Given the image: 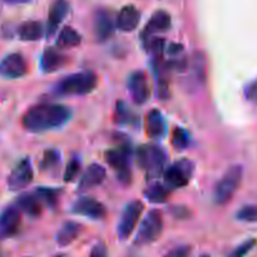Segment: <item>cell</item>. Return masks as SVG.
Instances as JSON below:
<instances>
[{"label":"cell","mask_w":257,"mask_h":257,"mask_svg":"<svg viewBox=\"0 0 257 257\" xmlns=\"http://www.w3.org/2000/svg\"><path fill=\"white\" fill-rule=\"evenodd\" d=\"M72 118V110L58 103H40L33 105L22 118L23 127L32 133L57 130L67 124Z\"/></svg>","instance_id":"6da1fadb"},{"label":"cell","mask_w":257,"mask_h":257,"mask_svg":"<svg viewBox=\"0 0 257 257\" xmlns=\"http://www.w3.org/2000/svg\"><path fill=\"white\" fill-rule=\"evenodd\" d=\"M98 78L95 73L90 70L73 73L63 78L54 87L58 95H84L93 92L97 87Z\"/></svg>","instance_id":"7a4b0ae2"},{"label":"cell","mask_w":257,"mask_h":257,"mask_svg":"<svg viewBox=\"0 0 257 257\" xmlns=\"http://www.w3.org/2000/svg\"><path fill=\"white\" fill-rule=\"evenodd\" d=\"M242 181V167L232 166L226 171L213 190V200L217 205L223 206L230 202Z\"/></svg>","instance_id":"3957f363"},{"label":"cell","mask_w":257,"mask_h":257,"mask_svg":"<svg viewBox=\"0 0 257 257\" xmlns=\"http://www.w3.org/2000/svg\"><path fill=\"white\" fill-rule=\"evenodd\" d=\"M137 161L141 168L147 171L151 177H157L166 163V153L155 145H143L137 151Z\"/></svg>","instance_id":"277c9868"},{"label":"cell","mask_w":257,"mask_h":257,"mask_svg":"<svg viewBox=\"0 0 257 257\" xmlns=\"http://www.w3.org/2000/svg\"><path fill=\"white\" fill-rule=\"evenodd\" d=\"M163 231V216L161 211L152 210L147 213L141 222L138 232L136 235L135 243L140 246L150 245L155 242Z\"/></svg>","instance_id":"5b68a950"},{"label":"cell","mask_w":257,"mask_h":257,"mask_svg":"<svg viewBox=\"0 0 257 257\" xmlns=\"http://www.w3.org/2000/svg\"><path fill=\"white\" fill-rule=\"evenodd\" d=\"M131 155L132 151L127 145L108 150L104 155L105 162L117 172L119 181L125 183L131 182Z\"/></svg>","instance_id":"8992f818"},{"label":"cell","mask_w":257,"mask_h":257,"mask_svg":"<svg viewBox=\"0 0 257 257\" xmlns=\"http://www.w3.org/2000/svg\"><path fill=\"white\" fill-rule=\"evenodd\" d=\"M195 172V165L192 161L183 160L172 163L167 170L165 171V183L170 190L185 187L192 178Z\"/></svg>","instance_id":"52a82bcc"},{"label":"cell","mask_w":257,"mask_h":257,"mask_svg":"<svg viewBox=\"0 0 257 257\" xmlns=\"http://www.w3.org/2000/svg\"><path fill=\"white\" fill-rule=\"evenodd\" d=\"M143 210H145V205L138 200L132 201L125 206L120 215L119 223H118V237L120 240H127L132 235Z\"/></svg>","instance_id":"ba28073f"},{"label":"cell","mask_w":257,"mask_h":257,"mask_svg":"<svg viewBox=\"0 0 257 257\" xmlns=\"http://www.w3.org/2000/svg\"><path fill=\"white\" fill-rule=\"evenodd\" d=\"M34 172L29 158H23L8 176L7 185L10 191H20L27 188L32 183Z\"/></svg>","instance_id":"9c48e42d"},{"label":"cell","mask_w":257,"mask_h":257,"mask_svg":"<svg viewBox=\"0 0 257 257\" xmlns=\"http://www.w3.org/2000/svg\"><path fill=\"white\" fill-rule=\"evenodd\" d=\"M117 23L113 19V15L107 9H98L93 17V29L95 39L99 43L107 42L114 34Z\"/></svg>","instance_id":"30bf717a"},{"label":"cell","mask_w":257,"mask_h":257,"mask_svg":"<svg viewBox=\"0 0 257 257\" xmlns=\"http://www.w3.org/2000/svg\"><path fill=\"white\" fill-rule=\"evenodd\" d=\"M72 212L92 220H103L107 216V208L95 198L80 197L73 203Z\"/></svg>","instance_id":"8fae6325"},{"label":"cell","mask_w":257,"mask_h":257,"mask_svg":"<svg viewBox=\"0 0 257 257\" xmlns=\"http://www.w3.org/2000/svg\"><path fill=\"white\" fill-rule=\"evenodd\" d=\"M28 65L25 58L19 53H12L0 60V77L18 79L27 74Z\"/></svg>","instance_id":"7c38bea8"},{"label":"cell","mask_w":257,"mask_h":257,"mask_svg":"<svg viewBox=\"0 0 257 257\" xmlns=\"http://www.w3.org/2000/svg\"><path fill=\"white\" fill-rule=\"evenodd\" d=\"M22 226L20 210L9 206L0 212V238H10L17 235Z\"/></svg>","instance_id":"4fadbf2b"},{"label":"cell","mask_w":257,"mask_h":257,"mask_svg":"<svg viewBox=\"0 0 257 257\" xmlns=\"http://www.w3.org/2000/svg\"><path fill=\"white\" fill-rule=\"evenodd\" d=\"M128 90L131 93L132 100L136 104H145L150 98V85H148L147 77L143 72L137 70L133 72L128 78Z\"/></svg>","instance_id":"5bb4252c"},{"label":"cell","mask_w":257,"mask_h":257,"mask_svg":"<svg viewBox=\"0 0 257 257\" xmlns=\"http://www.w3.org/2000/svg\"><path fill=\"white\" fill-rule=\"evenodd\" d=\"M69 10V4L67 0H54L50 5L49 14H48V25H47V35L52 37L57 32L60 23L65 19Z\"/></svg>","instance_id":"9a60e30c"},{"label":"cell","mask_w":257,"mask_h":257,"mask_svg":"<svg viewBox=\"0 0 257 257\" xmlns=\"http://www.w3.org/2000/svg\"><path fill=\"white\" fill-rule=\"evenodd\" d=\"M105 175H107V172H105L104 167H102L100 165H97V163H93V165H90L85 170V172L80 177L78 190L84 192V191L97 187V186H99L104 181Z\"/></svg>","instance_id":"2e32d148"},{"label":"cell","mask_w":257,"mask_h":257,"mask_svg":"<svg viewBox=\"0 0 257 257\" xmlns=\"http://www.w3.org/2000/svg\"><path fill=\"white\" fill-rule=\"evenodd\" d=\"M146 131L148 137L152 140H160L167 133V123L165 117L158 109H152L146 117Z\"/></svg>","instance_id":"e0dca14e"},{"label":"cell","mask_w":257,"mask_h":257,"mask_svg":"<svg viewBox=\"0 0 257 257\" xmlns=\"http://www.w3.org/2000/svg\"><path fill=\"white\" fill-rule=\"evenodd\" d=\"M170 28L171 15L168 14L167 12H165V10H157V12L151 17L150 22L146 25L145 30H143L142 38L146 39V38L155 37V34L167 32Z\"/></svg>","instance_id":"ac0fdd59"},{"label":"cell","mask_w":257,"mask_h":257,"mask_svg":"<svg viewBox=\"0 0 257 257\" xmlns=\"http://www.w3.org/2000/svg\"><path fill=\"white\" fill-rule=\"evenodd\" d=\"M68 63L67 55L54 48H47L40 58V68L44 73H54Z\"/></svg>","instance_id":"d6986e66"},{"label":"cell","mask_w":257,"mask_h":257,"mask_svg":"<svg viewBox=\"0 0 257 257\" xmlns=\"http://www.w3.org/2000/svg\"><path fill=\"white\" fill-rule=\"evenodd\" d=\"M141 20V13L138 9L133 5H125L120 9L119 14H118L117 20V28L122 32H133L136 28L138 27Z\"/></svg>","instance_id":"ffe728a7"},{"label":"cell","mask_w":257,"mask_h":257,"mask_svg":"<svg viewBox=\"0 0 257 257\" xmlns=\"http://www.w3.org/2000/svg\"><path fill=\"white\" fill-rule=\"evenodd\" d=\"M113 119L120 127H137L140 123V117L123 100H118L115 104Z\"/></svg>","instance_id":"44dd1931"},{"label":"cell","mask_w":257,"mask_h":257,"mask_svg":"<svg viewBox=\"0 0 257 257\" xmlns=\"http://www.w3.org/2000/svg\"><path fill=\"white\" fill-rule=\"evenodd\" d=\"M82 225H79L77 222H73V221H68V222H65L58 230L57 235H55V242L60 247H65V246L70 245V243L77 240L78 236L82 232Z\"/></svg>","instance_id":"7402d4cb"},{"label":"cell","mask_w":257,"mask_h":257,"mask_svg":"<svg viewBox=\"0 0 257 257\" xmlns=\"http://www.w3.org/2000/svg\"><path fill=\"white\" fill-rule=\"evenodd\" d=\"M17 207L20 212L27 213L30 217H39L42 215L43 205L35 193H23L17 198Z\"/></svg>","instance_id":"603a6c76"},{"label":"cell","mask_w":257,"mask_h":257,"mask_svg":"<svg viewBox=\"0 0 257 257\" xmlns=\"http://www.w3.org/2000/svg\"><path fill=\"white\" fill-rule=\"evenodd\" d=\"M44 34V27L40 22L29 20L18 28V35L24 42H37Z\"/></svg>","instance_id":"cb8c5ba5"},{"label":"cell","mask_w":257,"mask_h":257,"mask_svg":"<svg viewBox=\"0 0 257 257\" xmlns=\"http://www.w3.org/2000/svg\"><path fill=\"white\" fill-rule=\"evenodd\" d=\"M80 42H82V37L77 30L73 29L72 27H64L60 30L55 44L59 49H70V48L78 47Z\"/></svg>","instance_id":"d4e9b609"},{"label":"cell","mask_w":257,"mask_h":257,"mask_svg":"<svg viewBox=\"0 0 257 257\" xmlns=\"http://www.w3.org/2000/svg\"><path fill=\"white\" fill-rule=\"evenodd\" d=\"M143 195L152 203H165L170 196V188L161 183H153L146 188Z\"/></svg>","instance_id":"484cf974"},{"label":"cell","mask_w":257,"mask_h":257,"mask_svg":"<svg viewBox=\"0 0 257 257\" xmlns=\"http://www.w3.org/2000/svg\"><path fill=\"white\" fill-rule=\"evenodd\" d=\"M35 196L39 198L42 205L48 206V207L53 208L55 207L58 202V197H59V192L57 188H50V187H38L34 191Z\"/></svg>","instance_id":"4316f807"},{"label":"cell","mask_w":257,"mask_h":257,"mask_svg":"<svg viewBox=\"0 0 257 257\" xmlns=\"http://www.w3.org/2000/svg\"><path fill=\"white\" fill-rule=\"evenodd\" d=\"M172 146L177 151H183L190 146V135L183 128H175L172 133Z\"/></svg>","instance_id":"83f0119b"},{"label":"cell","mask_w":257,"mask_h":257,"mask_svg":"<svg viewBox=\"0 0 257 257\" xmlns=\"http://www.w3.org/2000/svg\"><path fill=\"white\" fill-rule=\"evenodd\" d=\"M60 161V155L58 151L55 150H48L45 151L44 156H43L42 163H40V168L43 171L45 170H50L54 166H57Z\"/></svg>","instance_id":"f1b7e54d"},{"label":"cell","mask_w":257,"mask_h":257,"mask_svg":"<svg viewBox=\"0 0 257 257\" xmlns=\"http://www.w3.org/2000/svg\"><path fill=\"white\" fill-rule=\"evenodd\" d=\"M236 217L243 222L257 223V206H245L240 208L236 213Z\"/></svg>","instance_id":"f546056e"},{"label":"cell","mask_w":257,"mask_h":257,"mask_svg":"<svg viewBox=\"0 0 257 257\" xmlns=\"http://www.w3.org/2000/svg\"><path fill=\"white\" fill-rule=\"evenodd\" d=\"M80 171V161L78 158H73L69 163H68L67 168L64 171V182H72L77 178L78 173Z\"/></svg>","instance_id":"4dcf8cb0"},{"label":"cell","mask_w":257,"mask_h":257,"mask_svg":"<svg viewBox=\"0 0 257 257\" xmlns=\"http://www.w3.org/2000/svg\"><path fill=\"white\" fill-rule=\"evenodd\" d=\"M256 245V240H247L246 242L241 243L240 246L235 248L231 253L230 257H245L253 248V246Z\"/></svg>","instance_id":"1f68e13d"},{"label":"cell","mask_w":257,"mask_h":257,"mask_svg":"<svg viewBox=\"0 0 257 257\" xmlns=\"http://www.w3.org/2000/svg\"><path fill=\"white\" fill-rule=\"evenodd\" d=\"M245 97L248 102L257 105V80L250 83L245 89Z\"/></svg>","instance_id":"d6a6232c"},{"label":"cell","mask_w":257,"mask_h":257,"mask_svg":"<svg viewBox=\"0 0 257 257\" xmlns=\"http://www.w3.org/2000/svg\"><path fill=\"white\" fill-rule=\"evenodd\" d=\"M191 247L190 246H180V247L173 248L172 251L167 253L165 257H190Z\"/></svg>","instance_id":"836d02e7"},{"label":"cell","mask_w":257,"mask_h":257,"mask_svg":"<svg viewBox=\"0 0 257 257\" xmlns=\"http://www.w3.org/2000/svg\"><path fill=\"white\" fill-rule=\"evenodd\" d=\"M89 257H108L107 247L104 242H97L90 250Z\"/></svg>","instance_id":"e575fe53"},{"label":"cell","mask_w":257,"mask_h":257,"mask_svg":"<svg viewBox=\"0 0 257 257\" xmlns=\"http://www.w3.org/2000/svg\"><path fill=\"white\" fill-rule=\"evenodd\" d=\"M182 52V45L180 44H171L168 48V54L170 55H178Z\"/></svg>","instance_id":"d590c367"},{"label":"cell","mask_w":257,"mask_h":257,"mask_svg":"<svg viewBox=\"0 0 257 257\" xmlns=\"http://www.w3.org/2000/svg\"><path fill=\"white\" fill-rule=\"evenodd\" d=\"M4 2L9 3V4H27L30 0H4Z\"/></svg>","instance_id":"8d00e7d4"},{"label":"cell","mask_w":257,"mask_h":257,"mask_svg":"<svg viewBox=\"0 0 257 257\" xmlns=\"http://www.w3.org/2000/svg\"><path fill=\"white\" fill-rule=\"evenodd\" d=\"M55 257H65V256H63V255H58V256H55Z\"/></svg>","instance_id":"74e56055"},{"label":"cell","mask_w":257,"mask_h":257,"mask_svg":"<svg viewBox=\"0 0 257 257\" xmlns=\"http://www.w3.org/2000/svg\"><path fill=\"white\" fill-rule=\"evenodd\" d=\"M202 257H210V256H207V255H205V256H202Z\"/></svg>","instance_id":"f35d334b"}]
</instances>
